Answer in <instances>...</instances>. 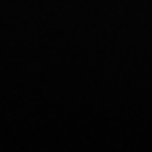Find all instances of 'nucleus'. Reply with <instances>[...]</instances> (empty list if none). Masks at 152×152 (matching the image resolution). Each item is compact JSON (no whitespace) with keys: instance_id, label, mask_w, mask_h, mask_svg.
I'll return each mask as SVG.
<instances>
[]
</instances>
